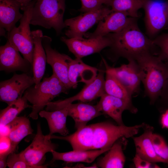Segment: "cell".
<instances>
[{"instance_id": "6da1fadb", "label": "cell", "mask_w": 168, "mask_h": 168, "mask_svg": "<svg viewBox=\"0 0 168 168\" xmlns=\"http://www.w3.org/2000/svg\"><path fill=\"white\" fill-rule=\"evenodd\" d=\"M107 35L110 39V50L116 57H122L128 60H135L147 53L157 55L158 47L153 40L143 33L139 28L136 19L119 32Z\"/></svg>"}, {"instance_id": "7a4b0ae2", "label": "cell", "mask_w": 168, "mask_h": 168, "mask_svg": "<svg viewBox=\"0 0 168 168\" xmlns=\"http://www.w3.org/2000/svg\"><path fill=\"white\" fill-rule=\"evenodd\" d=\"M139 66L145 95L153 104L161 96L168 79V61L147 53L135 60Z\"/></svg>"}, {"instance_id": "3957f363", "label": "cell", "mask_w": 168, "mask_h": 168, "mask_svg": "<svg viewBox=\"0 0 168 168\" xmlns=\"http://www.w3.org/2000/svg\"><path fill=\"white\" fill-rule=\"evenodd\" d=\"M68 90L54 73L49 77H44L35 87L31 86L24 95L32 105L29 114L32 119H37L39 112L48 104L62 93H68Z\"/></svg>"}, {"instance_id": "277c9868", "label": "cell", "mask_w": 168, "mask_h": 168, "mask_svg": "<svg viewBox=\"0 0 168 168\" xmlns=\"http://www.w3.org/2000/svg\"><path fill=\"white\" fill-rule=\"evenodd\" d=\"M66 0H37L33 8L30 24L53 28L59 35L66 26L63 20Z\"/></svg>"}, {"instance_id": "5b68a950", "label": "cell", "mask_w": 168, "mask_h": 168, "mask_svg": "<svg viewBox=\"0 0 168 168\" xmlns=\"http://www.w3.org/2000/svg\"><path fill=\"white\" fill-rule=\"evenodd\" d=\"M145 123L128 127L116 125L110 122H102L93 124L94 127L92 149H110L118 140L124 137H133L139 129L146 125Z\"/></svg>"}, {"instance_id": "8992f818", "label": "cell", "mask_w": 168, "mask_h": 168, "mask_svg": "<svg viewBox=\"0 0 168 168\" xmlns=\"http://www.w3.org/2000/svg\"><path fill=\"white\" fill-rule=\"evenodd\" d=\"M36 1L33 0L24 9L19 25L8 32L7 36V40L32 65L34 44L30 25L33 8Z\"/></svg>"}, {"instance_id": "52a82bcc", "label": "cell", "mask_w": 168, "mask_h": 168, "mask_svg": "<svg viewBox=\"0 0 168 168\" xmlns=\"http://www.w3.org/2000/svg\"><path fill=\"white\" fill-rule=\"evenodd\" d=\"M142 8L147 35L153 40L168 29V0H144Z\"/></svg>"}, {"instance_id": "ba28073f", "label": "cell", "mask_w": 168, "mask_h": 168, "mask_svg": "<svg viewBox=\"0 0 168 168\" xmlns=\"http://www.w3.org/2000/svg\"><path fill=\"white\" fill-rule=\"evenodd\" d=\"M105 71L100 69L96 77L86 84L82 90L75 96L63 100L49 102L45 108L47 111H53L62 109L75 101L86 102L92 101L105 94Z\"/></svg>"}, {"instance_id": "9c48e42d", "label": "cell", "mask_w": 168, "mask_h": 168, "mask_svg": "<svg viewBox=\"0 0 168 168\" xmlns=\"http://www.w3.org/2000/svg\"><path fill=\"white\" fill-rule=\"evenodd\" d=\"M112 12L109 7L104 5L96 9L66 19L64 23L68 29L65 35L68 38H83L88 30Z\"/></svg>"}, {"instance_id": "30bf717a", "label": "cell", "mask_w": 168, "mask_h": 168, "mask_svg": "<svg viewBox=\"0 0 168 168\" xmlns=\"http://www.w3.org/2000/svg\"><path fill=\"white\" fill-rule=\"evenodd\" d=\"M37 127L36 133L32 142L21 152L30 165L38 168H47L48 165H44L45 154L55 150L57 146L52 142L50 137L47 134H43L40 123L37 124Z\"/></svg>"}, {"instance_id": "8fae6325", "label": "cell", "mask_w": 168, "mask_h": 168, "mask_svg": "<svg viewBox=\"0 0 168 168\" xmlns=\"http://www.w3.org/2000/svg\"><path fill=\"white\" fill-rule=\"evenodd\" d=\"M34 84V78L28 74L14 73L10 79L0 82V101L10 104L22 97L25 91Z\"/></svg>"}, {"instance_id": "7c38bea8", "label": "cell", "mask_w": 168, "mask_h": 168, "mask_svg": "<svg viewBox=\"0 0 168 168\" xmlns=\"http://www.w3.org/2000/svg\"><path fill=\"white\" fill-rule=\"evenodd\" d=\"M69 50L76 58L81 59L88 55L99 53L104 49L110 47L111 40L107 35L96 38H61Z\"/></svg>"}, {"instance_id": "4fadbf2b", "label": "cell", "mask_w": 168, "mask_h": 168, "mask_svg": "<svg viewBox=\"0 0 168 168\" xmlns=\"http://www.w3.org/2000/svg\"><path fill=\"white\" fill-rule=\"evenodd\" d=\"M105 70L112 73L125 87L130 94L132 96L139 91L141 82L139 69L136 61L133 59L128 60L127 64L114 68L110 66L103 58Z\"/></svg>"}, {"instance_id": "5bb4252c", "label": "cell", "mask_w": 168, "mask_h": 168, "mask_svg": "<svg viewBox=\"0 0 168 168\" xmlns=\"http://www.w3.org/2000/svg\"><path fill=\"white\" fill-rule=\"evenodd\" d=\"M51 38L43 35L42 43L45 51L47 63L51 67L54 74L68 90L72 88L68 78L69 65L72 58L61 54L51 46Z\"/></svg>"}, {"instance_id": "9a60e30c", "label": "cell", "mask_w": 168, "mask_h": 168, "mask_svg": "<svg viewBox=\"0 0 168 168\" xmlns=\"http://www.w3.org/2000/svg\"><path fill=\"white\" fill-rule=\"evenodd\" d=\"M136 19L129 17L124 12L112 11L98 23L93 32L86 33L84 36L87 38H96L109 33L119 32Z\"/></svg>"}, {"instance_id": "2e32d148", "label": "cell", "mask_w": 168, "mask_h": 168, "mask_svg": "<svg viewBox=\"0 0 168 168\" xmlns=\"http://www.w3.org/2000/svg\"><path fill=\"white\" fill-rule=\"evenodd\" d=\"M32 69V65L22 58L19 52L7 40L0 47V70L7 73L20 71L28 74Z\"/></svg>"}, {"instance_id": "e0dca14e", "label": "cell", "mask_w": 168, "mask_h": 168, "mask_svg": "<svg viewBox=\"0 0 168 168\" xmlns=\"http://www.w3.org/2000/svg\"><path fill=\"white\" fill-rule=\"evenodd\" d=\"M96 105L103 114L109 116L119 125H124L122 119V113L124 111L128 110L133 114L138 111V109L132 103L106 93L100 97Z\"/></svg>"}, {"instance_id": "ac0fdd59", "label": "cell", "mask_w": 168, "mask_h": 168, "mask_svg": "<svg viewBox=\"0 0 168 168\" xmlns=\"http://www.w3.org/2000/svg\"><path fill=\"white\" fill-rule=\"evenodd\" d=\"M143 129L144 132L142 135L133 137L136 154L142 159L151 162L165 163L164 160L156 153L153 145L152 138L153 127L146 124Z\"/></svg>"}, {"instance_id": "d6986e66", "label": "cell", "mask_w": 168, "mask_h": 168, "mask_svg": "<svg viewBox=\"0 0 168 168\" xmlns=\"http://www.w3.org/2000/svg\"><path fill=\"white\" fill-rule=\"evenodd\" d=\"M34 49L33 56L32 72L36 87L41 82L45 71L47 57L45 50L42 43L43 36L42 31L37 30L32 31Z\"/></svg>"}, {"instance_id": "ffe728a7", "label": "cell", "mask_w": 168, "mask_h": 168, "mask_svg": "<svg viewBox=\"0 0 168 168\" xmlns=\"http://www.w3.org/2000/svg\"><path fill=\"white\" fill-rule=\"evenodd\" d=\"M94 127L91 124L78 129L74 133L65 136H51L50 138L63 140L68 142L73 150L85 151L92 149Z\"/></svg>"}, {"instance_id": "44dd1931", "label": "cell", "mask_w": 168, "mask_h": 168, "mask_svg": "<svg viewBox=\"0 0 168 168\" xmlns=\"http://www.w3.org/2000/svg\"><path fill=\"white\" fill-rule=\"evenodd\" d=\"M66 106L68 108V116L74 120L77 129L86 126L89 121L103 114L96 105H93L80 102L75 104L72 103Z\"/></svg>"}, {"instance_id": "7402d4cb", "label": "cell", "mask_w": 168, "mask_h": 168, "mask_svg": "<svg viewBox=\"0 0 168 168\" xmlns=\"http://www.w3.org/2000/svg\"><path fill=\"white\" fill-rule=\"evenodd\" d=\"M97 68L88 65L81 59L76 58L71 60L68 70V78L73 88H76L80 82L86 84L97 76Z\"/></svg>"}, {"instance_id": "603a6c76", "label": "cell", "mask_w": 168, "mask_h": 168, "mask_svg": "<svg viewBox=\"0 0 168 168\" xmlns=\"http://www.w3.org/2000/svg\"><path fill=\"white\" fill-rule=\"evenodd\" d=\"M20 4L14 0H0V27L10 32L22 18Z\"/></svg>"}, {"instance_id": "cb8c5ba5", "label": "cell", "mask_w": 168, "mask_h": 168, "mask_svg": "<svg viewBox=\"0 0 168 168\" xmlns=\"http://www.w3.org/2000/svg\"><path fill=\"white\" fill-rule=\"evenodd\" d=\"M68 113L67 106L51 111L43 110L39 112V116L45 118L47 122L49 130V133L47 135L49 137H50L51 135L56 133L63 136L68 135L69 131L66 126Z\"/></svg>"}, {"instance_id": "d4e9b609", "label": "cell", "mask_w": 168, "mask_h": 168, "mask_svg": "<svg viewBox=\"0 0 168 168\" xmlns=\"http://www.w3.org/2000/svg\"><path fill=\"white\" fill-rule=\"evenodd\" d=\"M9 128L7 136L12 146V153L15 152L18 145L24 138L32 134V128L29 119L25 116H17L7 125Z\"/></svg>"}, {"instance_id": "484cf974", "label": "cell", "mask_w": 168, "mask_h": 168, "mask_svg": "<svg viewBox=\"0 0 168 168\" xmlns=\"http://www.w3.org/2000/svg\"><path fill=\"white\" fill-rule=\"evenodd\" d=\"M125 138L122 137L115 142L108 152L98 161L97 166L102 168H122L125 157L123 152L126 144Z\"/></svg>"}, {"instance_id": "4316f807", "label": "cell", "mask_w": 168, "mask_h": 168, "mask_svg": "<svg viewBox=\"0 0 168 168\" xmlns=\"http://www.w3.org/2000/svg\"><path fill=\"white\" fill-rule=\"evenodd\" d=\"M110 149L105 148L85 151L73 150L65 152H59L53 150L51 152L53 156L52 161L61 160L68 163H91L97 157Z\"/></svg>"}, {"instance_id": "83f0119b", "label": "cell", "mask_w": 168, "mask_h": 168, "mask_svg": "<svg viewBox=\"0 0 168 168\" xmlns=\"http://www.w3.org/2000/svg\"><path fill=\"white\" fill-rule=\"evenodd\" d=\"M105 91L106 94L132 103V96L111 72L105 70Z\"/></svg>"}, {"instance_id": "f1b7e54d", "label": "cell", "mask_w": 168, "mask_h": 168, "mask_svg": "<svg viewBox=\"0 0 168 168\" xmlns=\"http://www.w3.org/2000/svg\"><path fill=\"white\" fill-rule=\"evenodd\" d=\"M24 95L6 108L0 110V123L3 126H7L24 110L30 106Z\"/></svg>"}, {"instance_id": "f546056e", "label": "cell", "mask_w": 168, "mask_h": 168, "mask_svg": "<svg viewBox=\"0 0 168 168\" xmlns=\"http://www.w3.org/2000/svg\"><path fill=\"white\" fill-rule=\"evenodd\" d=\"M144 0H111L109 7L113 12L125 13L129 17L137 18L138 10L142 8Z\"/></svg>"}, {"instance_id": "4dcf8cb0", "label": "cell", "mask_w": 168, "mask_h": 168, "mask_svg": "<svg viewBox=\"0 0 168 168\" xmlns=\"http://www.w3.org/2000/svg\"><path fill=\"white\" fill-rule=\"evenodd\" d=\"M152 142L157 154L168 165V145L161 135L153 133Z\"/></svg>"}, {"instance_id": "1f68e13d", "label": "cell", "mask_w": 168, "mask_h": 168, "mask_svg": "<svg viewBox=\"0 0 168 168\" xmlns=\"http://www.w3.org/2000/svg\"><path fill=\"white\" fill-rule=\"evenodd\" d=\"M7 166L10 168H38L29 164L20 152L10 153L7 160Z\"/></svg>"}, {"instance_id": "d6a6232c", "label": "cell", "mask_w": 168, "mask_h": 168, "mask_svg": "<svg viewBox=\"0 0 168 168\" xmlns=\"http://www.w3.org/2000/svg\"><path fill=\"white\" fill-rule=\"evenodd\" d=\"M152 40L159 49L157 55L163 60L168 61V33L159 35Z\"/></svg>"}, {"instance_id": "836d02e7", "label": "cell", "mask_w": 168, "mask_h": 168, "mask_svg": "<svg viewBox=\"0 0 168 168\" xmlns=\"http://www.w3.org/2000/svg\"><path fill=\"white\" fill-rule=\"evenodd\" d=\"M111 0H81L82 6L79 11L84 13L96 9L104 5L109 7Z\"/></svg>"}, {"instance_id": "e575fe53", "label": "cell", "mask_w": 168, "mask_h": 168, "mask_svg": "<svg viewBox=\"0 0 168 168\" xmlns=\"http://www.w3.org/2000/svg\"><path fill=\"white\" fill-rule=\"evenodd\" d=\"M133 161L136 168H156L160 167L155 163L150 162L143 159L136 154L133 159Z\"/></svg>"}, {"instance_id": "d590c367", "label": "cell", "mask_w": 168, "mask_h": 168, "mask_svg": "<svg viewBox=\"0 0 168 168\" xmlns=\"http://www.w3.org/2000/svg\"><path fill=\"white\" fill-rule=\"evenodd\" d=\"M12 153L11 143L7 136H1L0 155H9Z\"/></svg>"}, {"instance_id": "8d00e7d4", "label": "cell", "mask_w": 168, "mask_h": 168, "mask_svg": "<svg viewBox=\"0 0 168 168\" xmlns=\"http://www.w3.org/2000/svg\"><path fill=\"white\" fill-rule=\"evenodd\" d=\"M161 100L164 106L163 110L168 109V79L163 89Z\"/></svg>"}, {"instance_id": "74e56055", "label": "cell", "mask_w": 168, "mask_h": 168, "mask_svg": "<svg viewBox=\"0 0 168 168\" xmlns=\"http://www.w3.org/2000/svg\"><path fill=\"white\" fill-rule=\"evenodd\" d=\"M161 118V123L162 128L168 129V109L163 110Z\"/></svg>"}, {"instance_id": "f35d334b", "label": "cell", "mask_w": 168, "mask_h": 168, "mask_svg": "<svg viewBox=\"0 0 168 168\" xmlns=\"http://www.w3.org/2000/svg\"><path fill=\"white\" fill-rule=\"evenodd\" d=\"M8 156L6 155H0V168H5L7 166V160Z\"/></svg>"}, {"instance_id": "ab89813d", "label": "cell", "mask_w": 168, "mask_h": 168, "mask_svg": "<svg viewBox=\"0 0 168 168\" xmlns=\"http://www.w3.org/2000/svg\"><path fill=\"white\" fill-rule=\"evenodd\" d=\"M21 5V9L23 11L27 7L33 0H14Z\"/></svg>"}]
</instances>
